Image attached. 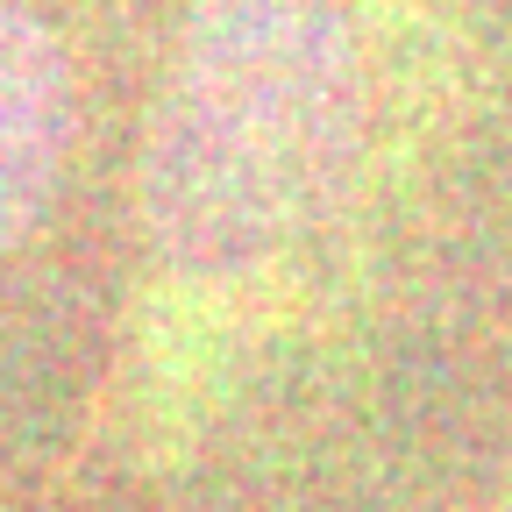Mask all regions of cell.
I'll return each mask as SVG.
<instances>
[{
    "mask_svg": "<svg viewBox=\"0 0 512 512\" xmlns=\"http://www.w3.org/2000/svg\"><path fill=\"white\" fill-rule=\"evenodd\" d=\"M370 43L349 0H192L143 136V242L178 299L271 292L370 157Z\"/></svg>",
    "mask_w": 512,
    "mask_h": 512,
    "instance_id": "1",
    "label": "cell"
},
{
    "mask_svg": "<svg viewBox=\"0 0 512 512\" xmlns=\"http://www.w3.org/2000/svg\"><path fill=\"white\" fill-rule=\"evenodd\" d=\"M72 157V64L57 29L0 0V249H15Z\"/></svg>",
    "mask_w": 512,
    "mask_h": 512,
    "instance_id": "2",
    "label": "cell"
}]
</instances>
